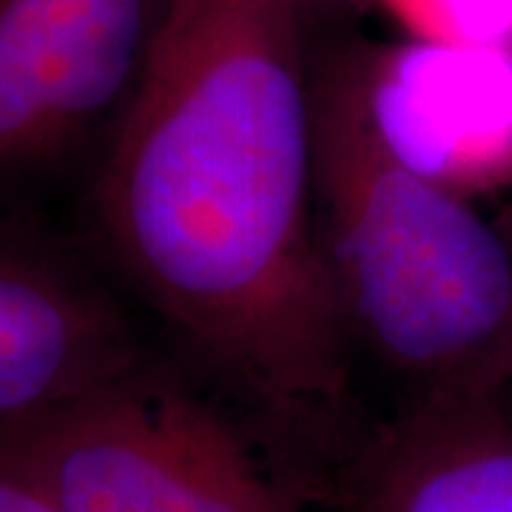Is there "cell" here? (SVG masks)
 <instances>
[{
  "instance_id": "3",
  "label": "cell",
  "mask_w": 512,
  "mask_h": 512,
  "mask_svg": "<svg viewBox=\"0 0 512 512\" xmlns=\"http://www.w3.org/2000/svg\"><path fill=\"white\" fill-rule=\"evenodd\" d=\"M0 467L63 512H293L248 430L157 356L0 430Z\"/></svg>"
},
{
  "instance_id": "5",
  "label": "cell",
  "mask_w": 512,
  "mask_h": 512,
  "mask_svg": "<svg viewBox=\"0 0 512 512\" xmlns=\"http://www.w3.org/2000/svg\"><path fill=\"white\" fill-rule=\"evenodd\" d=\"M126 302L69 242L0 202V430L143 365Z\"/></svg>"
},
{
  "instance_id": "4",
  "label": "cell",
  "mask_w": 512,
  "mask_h": 512,
  "mask_svg": "<svg viewBox=\"0 0 512 512\" xmlns=\"http://www.w3.org/2000/svg\"><path fill=\"white\" fill-rule=\"evenodd\" d=\"M163 0H0V194L106 143Z\"/></svg>"
},
{
  "instance_id": "9",
  "label": "cell",
  "mask_w": 512,
  "mask_h": 512,
  "mask_svg": "<svg viewBox=\"0 0 512 512\" xmlns=\"http://www.w3.org/2000/svg\"><path fill=\"white\" fill-rule=\"evenodd\" d=\"M0 512H63L32 481L0 467Z\"/></svg>"
},
{
  "instance_id": "10",
  "label": "cell",
  "mask_w": 512,
  "mask_h": 512,
  "mask_svg": "<svg viewBox=\"0 0 512 512\" xmlns=\"http://www.w3.org/2000/svg\"><path fill=\"white\" fill-rule=\"evenodd\" d=\"M498 393H501V399L507 402V407L512 410V370L507 373V379H504V384L498 387Z\"/></svg>"
},
{
  "instance_id": "8",
  "label": "cell",
  "mask_w": 512,
  "mask_h": 512,
  "mask_svg": "<svg viewBox=\"0 0 512 512\" xmlns=\"http://www.w3.org/2000/svg\"><path fill=\"white\" fill-rule=\"evenodd\" d=\"M410 37L461 46H512V0H382Z\"/></svg>"
},
{
  "instance_id": "2",
  "label": "cell",
  "mask_w": 512,
  "mask_h": 512,
  "mask_svg": "<svg viewBox=\"0 0 512 512\" xmlns=\"http://www.w3.org/2000/svg\"><path fill=\"white\" fill-rule=\"evenodd\" d=\"M313 177L350 350L396 376L407 402L498 390L512 370V239L387 154L353 66L313 89Z\"/></svg>"
},
{
  "instance_id": "7",
  "label": "cell",
  "mask_w": 512,
  "mask_h": 512,
  "mask_svg": "<svg viewBox=\"0 0 512 512\" xmlns=\"http://www.w3.org/2000/svg\"><path fill=\"white\" fill-rule=\"evenodd\" d=\"M333 467L348 512H512V410L498 390L410 399Z\"/></svg>"
},
{
  "instance_id": "11",
  "label": "cell",
  "mask_w": 512,
  "mask_h": 512,
  "mask_svg": "<svg viewBox=\"0 0 512 512\" xmlns=\"http://www.w3.org/2000/svg\"><path fill=\"white\" fill-rule=\"evenodd\" d=\"M507 237H510V239H512V234H507Z\"/></svg>"
},
{
  "instance_id": "6",
  "label": "cell",
  "mask_w": 512,
  "mask_h": 512,
  "mask_svg": "<svg viewBox=\"0 0 512 512\" xmlns=\"http://www.w3.org/2000/svg\"><path fill=\"white\" fill-rule=\"evenodd\" d=\"M350 66L367 123L404 168L464 197L512 185V46L410 37Z\"/></svg>"
},
{
  "instance_id": "1",
  "label": "cell",
  "mask_w": 512,
  "mask_h": 512,
  "mask_svg": "<svg viewBox=\"0 0 512 512\" xmlns=\"http://www.w3.org/2000/svg\"><path fill=\"white\" fill-rule=\"evenodd\" d=\"M89 220L111 274L271 439L353 441V350L313 177L296 0H163Z\"/></svg>"
}]
</instances>
